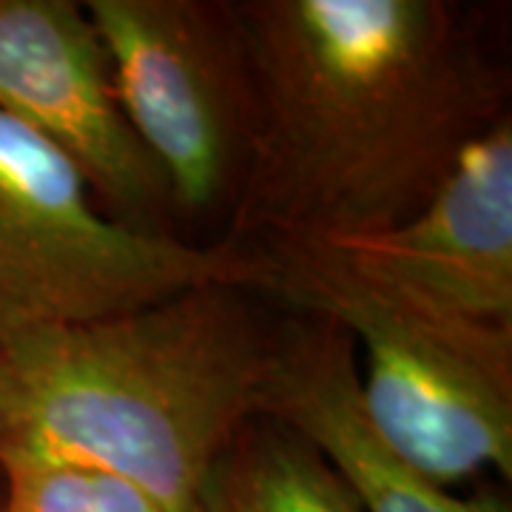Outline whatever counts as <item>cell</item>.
Masks as SVG:
<instances>
[{"mask_svg":"<svg viewBox=\"0 0 512 512\" xmlns=\"http://www.w3.org/2000/svg\"><path fill=\"white\" fill-rule=\"evenodd\" d=\"M254 80L251 163L225 239L379 234L510 114V66L456 0H234Z\"/></svg>","mask_w":512,"mask_h":512,"instance_id":"cell-1","label":"cell"},{"mask_svg":"<svg viewBox=\"0 0 512 512\" xmlns=\"http://www.w3.org/2000/svg\"><path fill=\"white\" fill-rule=\"evenodd\" d=\"M231 282L40 330L0 356V453L106 470L191 512L228 447L265 419L276 328Z\"/></svg>","mask_w":512,"mask_h":512,"instance_id":"cell-2","label":"cell"},{"mask_svg":"<svg viewBox=\"0 0 512 512\" xmlns=\"http://www.w3.org/2000/svg\"><path fill=\"white\" fill-rule=\"evenodd\" d=\"M245 291L342 328L362 353L359 396L384 444L453 487L512 476V342L456 330L370 285L316 242L259 239Z\"/></svg>","mask_w":512,"mask_h":512,"instance_id":"cell-3","label":"cell"},{"mask_svg":"<svg viewBox=\"0 0 512 512\" xmlns=\"http://www.w3.org/2000/svg\"><path fill=\"white\" fill-rule=\"evenodd\" d=\"M205 282L245 288V251L114 220L60 148L0 111V356Z\"/></svg>","mask_w":512,"mask_h":512,"instance_id":"cell-4","label":"cell"},{"mask_svg":"<svg viewBox=\"0 0 512 512\" xmlns=\"http://www.w3.org/2000/svg\"><path fill=\"white\" fill-rule=\"evenodd\" d=\"M111 86L171 211L231 217L251 163L254 80L234 0H86Z\"/></svg>","mask_w":512,"mask_h":512,"instance_id":"cell-5","label":"cell"},{"mask_svg":"<svg viewBox=\"0 0 512 512\" xmlns=\"http://www.w3.org/2000/svg\"><path fill=\"white\" fill-rule=\"evenodd\" d=\"M316 245L450 328L512 342V114L467 146L413 217Z\"/></svg>","mask_w":512,"mask_h":512,"instance_id":"cell-6","label":"cell"},{"mask_svg":"<svg viewBox=\"0 0 512 512\" xmlns=\"http://www.w3.org/2000/svg\"><path fill=\"white\" fill-rule=\"evenodd\" d=\"M0 111L60 148L114 220L171 234L163 174L120 111L83 3L0 0Z\"/></svg>","mask_w":512,"mask_h":512,"instance_id":"cell-7","label":"cell"},{"mask_svg":"<svg viewBox=\"0 0 512 512\" xmlns=\"http://www.w3.org/2000/svg\"><path fill=\"white\" fill-rule=\"evenodd\" d=\"M265 419L308 441L362 512H512L504 493L456 495L379 439L359 396L353 342L328 319L296 313L276 328Z\"/></svg>","mask_w":512,"mask_h":512,"instance_id":"cell-8","label":"cell"},{"mask_svg":"<svg viewBox=\"0 0 512 512\" xmlns=\"http://www.w3.org/2000/svg\"><path fill=\"white\" fill-rule=\"evenodd\" d=\"M191 512H362L348 484L305 439L256 419L217 461Z\"/></svg>","mask_w":512,"mask_h":512,"instance_id":"cell-9","label":"cell"},{"mask_svg":"<svg viewBox=\"0 0 512 512\" xmlns=\"http://www.w3.org/2000/svg\"><path fill=\"white\" fill-rule=\"evenodd\" d=\"M0 478L3 512H168L126 478L60 458L9 450Z\"/></svg>","mask_w":512,"mask_h":512,"instance_id":"cell-10","label":"cell"},{"mask_svg":"<svg viewBox=\"0 0 512 512\" xmlns=\"http://www.w3.org/2000/svg\"><path fill=\"white\" fill-rule=\"evenodd\" d=\"M0 512H3V478H0Z\"/></svg>","mask_w":512,"mask_h":512,"instance_id":"cell-11","label":"cell"},{"mask_svg":"<svg viewBox=\"0 0 512 512\" xmlns=\"http://www.w3.org/2000/svg\"><path fill=\"white\" fill-rule=\"evenodd\" d=\"M0 436H3V421H0Z\"/></svg>","mask_w":512,"mask_h":512,"instance_id":"cell-12","label":"cell"}]
</instances>
